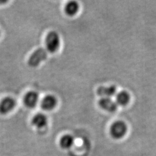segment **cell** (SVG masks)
I'll list each match as a JSON object with an SVG mask.
<instances>
[{
	"mask_svg": "<svg viewBox=\"0 0 156 156\" xmlns=\"http://www.w3.org/2000/svg\"><path fill=\"white\" fill-rule=\"evenodd\" d=\"M60 44V37L57 32L52 31L47 35L45 40V45L46 50L48 53H55L59 48Z\"/></svg>",
	"mask_w": 156,
	"mask_h": 156,
	"instance_id": "cell-1",
	"label": "cell"
},
{
	"mask_svg": "<svg viewBox=\"0 0 156 156\" xmlns=\"http://www.w3.org/2000/svg\"><path fill=\"white\" fill-rule=\"evenodd\" d=\"M127 131V124L123 121H117L111 127L110 133L112 136L116 140L123 138Z\"/></svg>",
	"mask_w": 156,
	"mask_h": 156,
	"instance_id": "cell-2",
	"label": "cell"
},
{
	"mask_svg": "<svg viewBox=\"0 0 156 156\" xmlns=\"http://www.w3.org/2000/svg\"><path fill=\"white\" fill-rule=\"evenodd\" d=\"M48 51L44 48H39L35 50L30 57L28 64L30 67L38 66L41 62L46 59L48 56Z\"/></svg>",
	"mask_w": 156,
	"mask_h": 156,
	"instance_id": "cell-3",
	"label": "cell"
},
{
	"mask_svg": "<svg viewBox=\"0 0 156 156\" xmlns=\"http://www.w3.org/2000/svg\"><path fill=\"white\" fill-rule=\"evenodd\" d=\"M16 106V101L11 97H6L0 102V113L6 115L15 108Z\"/></svg>",
	"mask_w": 156,
	"mask_h": 156,
	"instance_id": "cell-4",
	"label": "cell"
},
{
	"mask_svg": "<svg viewBox=\"0 0 156 156\" xmlns=\"http://www.w3.org/2000/svg\"><path fill=\"white\" fill-rule=\"evenodd\" d=\"M39 100L38 94L34 91L28 92L24 97V104L29 108H33L37 105Z\"/></svg>",
	"mask_w": 156,
	"mask_h": 156,
	"instance_id": "cell-5",
	"label": "cell"
},
{
	"mask_svg": "<svg viewBox=\"0 0 156 156\" xmlns=\"http://www.w3.org/2000/svg\"><path fill=\"white\" fill-rule=\"evenodd\" d=\"M98 104L101 108L106 111L113 112L117 109L116 102L112 100L111 98H102L99 101Z\"/></svg>",
	"mask_w": 156,
	"mask_h": 156,
	"instance_id": "cell-6",
	"label": "cell"
},
{
	"mask_svg": "<svg viewBox=\"0 0 156 156\" xmlns=\"http://www.w3.org/2000/svg\"><path fill=\"white\" fill-rule=\"evenodd\" d=\"M57 103L56 97L52 95H48L44 97L41 102V108L46 111L53 109Z\"/></svg>",
	"mask_w": 156,
	"mask_h": 156,
	"instance_id": "cell-7",
	"label": "cell"
},
{
	"mask_svg": "<svg viewBox=\"0 0 156 156\" xmlns=\"http://www.w3.org/2000/svg\"><path fill=\"white\" fill-rule=\"evenodd\" d=\"M116 93V88L115 86H101L97 90V93L102 98H111Z\"/></svg>",
	"mask_w": 156,
	"mask_h": 156,
	"instance_id": "cell-8",
	"label": "cell"
},
{
	"mask_svg": "<svg viewBox=\"0 0 156 156\" xmlns=\"http://www.w3.org/2000/svg\"><path fill=\"white\" fill-rule=\"evenodd\" d=\"M48 122V117L45 114L41 113L35 115L32 120L33 125L38 128H44L46 126Z\"/></svg>",
	"mask_w": 156,
	"mask_h": 156,
	"instance_id": "cell-9",
	"label": "cell"
},
{
	"mask_svg": "<svg viewBox=\"0 0 156 156\" xmlns=\"http://www.w3.org/2000/svg\"><path fill=\"white\" fill-rule=\"evenodd\" d=\"M75 138L72 135L67 134L63 136L60 141V145L62 149H68L73 146Z\"/></svg>",
	"mask_w": 156,
	"mask_h": 156,
	"instance_id": "cell-10",
	"label": "cell"
},
{
	"mask_svg": "<svg viewBox=\"0 0 156 156\" xmlns=\"http://www.w3.org/2000/svg\"><path fill=\"white\" fill-rule=\"evenodd\" d=\"M79 5L76 1H70L67 3L65 7V12L67 15L73 16L76 14L79 11Z\"/></svg>",
	"mask_w": 156,
	"mask_h": 156,
	"instance_id": "cell-11",
	"label": "cell"
},
{
	"mask_svg": "<svg viewBox=\"0 0 156 156\" xmlns=\"http://www.w3.org/2000/svg\"><path fill=\"white\" fill-rule=\"evenodd\" d=\"M130 100L129 94L126 91H122L116 95V104L118 105L125 106L126 105Z\"/></svg>",
	"mask_w": 156,
	"mask_h": 156,
	"instance_id": "cell-12",
	"label": "cell"
}]
</instances>
